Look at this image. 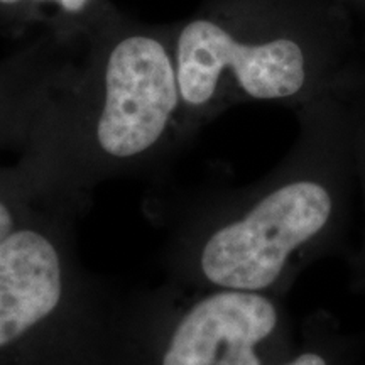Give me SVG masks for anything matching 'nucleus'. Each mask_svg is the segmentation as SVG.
<instances>
[{"label": "nucleus", "instance_id": "obj_1", "mask_svg": "<svg viewBox=\"0 0 365 365\" xmlns=\"http://www.w3.org/2000/svg\"><path fill=\"white\" fill-rule=\"evenodd\" d=\"M59 49L16 164L44 202L88 207L98 185L156 171L188 140L173 27L113 9Z\"/></svg>", "mask_w": 365, "mask_h": 365}, {"label": "nucleus", "instance_id": "obj_2", "mask_svg": "<svg viewBox=\"0 0 365 365\" xmlns=\"http://www.w3.org/2000/svg\"><path fill=\"white\" fill-rule=\"evenodd\" d=\"M307 125L261 180L186 208L164 250L168 284L284 298L308 267L349 249L359 191L352 135L322 118Z\"/></svg>", "mask_w": 365, "mask_h": 365}, {"label": "nucleus", "instance_id": "obj_3", "mask_svg": "<svg viewBox=\"0 0 365 365\" xmlns=\"http://www.w3.org/2000/svg\"><path fill=\"white\" fill-rule=\"evenodd\" d=\"M132 327L154 335L159 365H279L294 352L284 298L171 284L132 299Z\"/></svg>", "mask_w": 365, "mask_h": 365}, {"label": "nucleus", "instance_id": "obj_4", "mask_svg": "<svg viewBox=\"0 0 365 365\" xmlns=\"http://www.w3.org/2000/svg\"><path fill=\"white\" fill-rule=\"evenodd\" d=\"M173 27L185 120L191 134L230 103L296 102L314 85L307 49L289 36L247 39L215 14Z\"/></svg>", "mask_w": 365, "mask_h": 365}, {"label": "nucleus", "instance_id": "obj_5", "mask_svg": "<svg viewBox=\"0 0 365 365\" xmlns=\"http://www.w3.org/2000/svg\"><path fill=\"white\" fill-rule=\"evenodd\" d=\"M51 36L0 63V150L22 149L56 61Z\"/></svg>", "mask_w": 365, "mask_h": 365}, {"label": "nucleus", "instance_id": "obj_6", "mask_svg": "<svg viewBox=\"0 0 365 365\" xmlns=\"http://www.w3.org/2000/svg\"><path fill=\"white\" fill-rule=\"evenodd\" d=\"M357 340L344 330L340 319L327 309L304 318L301 344L279 365H349Z\"/></svg>", "mask_w": 365, "mask_h": 365}, {"label": "nucleus", "instance_id": "obj_7", "mask_svg": "<svg viewBox=\"0 0 365 365\" xmlns=\"http://www.w3.org/2000/svg\"><path fill=\"white\" fill-rule=\"evenodd\" d=\"M46 202L33 181L14 164L0 163V244Z\"/></svg>", "mask_w": 365, "mask_h": 365}, {"label": "nucleus", "instance_id": "obj_8", "mask_svg": "<svg viewBox=\"0 0 365 365\" xmlns=\"http://www.w3.org/2000/svg\"><path fill=\"white\" fill-rule=\"evenodd\" d=\"M352 149L355 176H357V188L360 198H362L364 208V230L357 249L349 257L350 289H352V293L359 294L365 301V120H362V127L352 135Z\"/></svg>", "mask_w": 365, "mask_h": 365}]
</instances>
